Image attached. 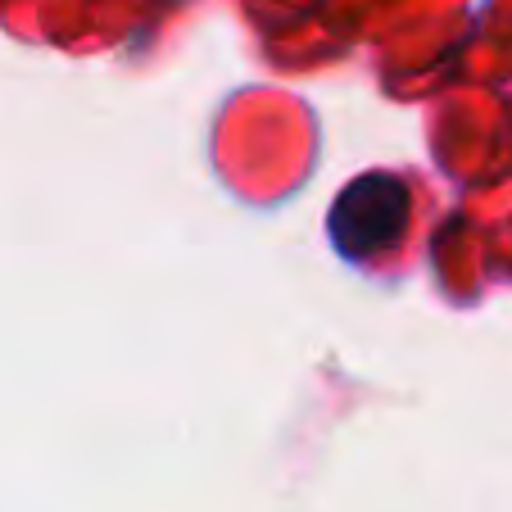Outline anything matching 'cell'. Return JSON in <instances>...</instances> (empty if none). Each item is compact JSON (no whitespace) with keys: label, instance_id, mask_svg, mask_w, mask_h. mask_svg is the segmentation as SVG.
Listing matches in <instances>:
<instances>
[{"label":"cell","instance_id":"obj_1","mask_svg":"<svg viewBox=\"0 0 512 512\" xmlns=\"http://www.w3.org/2000/svg\"><path fill=\"white\" fill-rule=\"evenodd\" d=\"M408 204H413V195H408L404 177L395 173L354 177L336 195L327 218V236L336 245V254L349 263H372L386 250H395L408 227Z\"/></svg>","mask_w":512,"mask_h":512}]
</instances>
